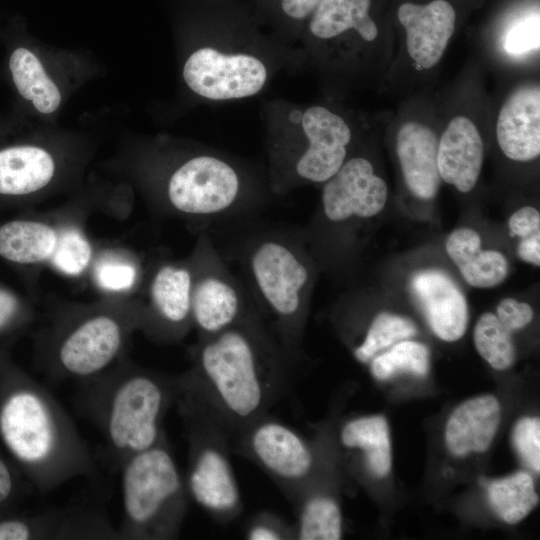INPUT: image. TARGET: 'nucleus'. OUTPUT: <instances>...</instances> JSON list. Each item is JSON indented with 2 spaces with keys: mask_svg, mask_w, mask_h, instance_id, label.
Returning a JSON list of instances; mask_svg holds the SVG:
<instances>
[{
  "mask_svg": "<svg viewBox=\"0 0 540 540\" xmlns=\"http://www.w3.org/2000/svg\"><path fill=\"white\" fill-rule=\"evenodd\" d=\"M192 365L179 375L228 428L232 436L269 413L286 393L294 359L251 313L212 336L199 339Z\"/></svg>",
  "mask_w": 540,
  "mask_h": 540,
  "instance_id": "f257e3e1",
  "label": "nucleus"
},
{
  "mask_svg": "<svg viewBox=\"0 0 540 540\" xmlns=\"http://www.w3.org/2000/svg\"><path fill=\"white\" fill-rule=\"evenodd\" d=\"M0 382V441L33 486L45 494L96 463L75 423L50 391L19 371Z\"/></svg>",
  "mask_w": 540,
  "mask_h": 540,
  "instance_id": "f03ea898",
  "label": "nucleus"
},
{
  "mask_svg": "<svg viewBox=\"0 0 540 540\" xmlns=\"http://www.w3.org/2000/svg\"><path fill=\"white\" fill-rule=\"evenodd\" d=\"M196 26L203 35L182 66V79L198 98L211 102L243 100L270 83L277 55L261 32L247 0H198Z\"/></svg>",
  "mask_w": 540,
  "mask_h": 540,
  "instance_id": "7ed1b4c3",
  "label": "nucleus"
},
{
  "mask_svg": "<svg viewBox=\"0 0 540 540\" xmlns=\"http://www.w3.org/2000/svg\"><path fill=\"white\" fill-rule=\"evenodd\" d=\"M78 383L77 408L101 434L111 468L119 470L126 459L167 436L164 419L176 404L179 376L139 367L123 357Z\"/></svg>",
  "mask_w": 540,
  "mask_h": 540,
  "instance_id": "20e7f679",
  "label": "nucleus"
},
{
  "mask_svg": "<svg viewBox=\"0 0 540 540\" xmlns=\"http://www.w3.org/2000/svg\"><path fill=\"white\" fill-rule=\"evenodd\" d=\"M269 181L276 193L324 183L345 162L352 130L323 105L275 100L264 107Z\"/></svg>",
  "mask_w": 540,
  "mask_h": 540,
  "instance_id": "39448f33",
  "label": "nucleus"
},
{
  "mask_svg": "<svg viewBox=\"0 0 540 540\" xmlns=\"http://www.w3.org/2000/svg\"><path fill=\"white\" fill-rule=\"evenodd\" d=\"M119 472L122 520L118 539H177L190 497L167 436L126 459Z\"/></svg>",
  "mask_w": 540,
  "mask_h": 540,
  "instance_id": "423d86ee",
  "label": "nucleus"
},
{
  "mask_svg": "<svg viewBox=\"0 0 540 540\" xmlns=\"http://www.w3.org/2000/svg\"><path fill=\"white\" fill-rule=\"evenodd\" d=\"M141 309L104 307L59 317L43 334L41 365L53 381L93 377L124 357Z\"/></svg>",
  "mask_w": 540,
  "mask_h": 540,
  "instance_id": "0eeeda50",
  "label": "nucleus"
},
{
  "mask_svg": "<svg viewBox=\"0 0 540 540\" xmlns=\"http://www.w3.org/2000/svg\"><path fill=\"white\" fill-rule=\"evenodd\" d=\"M179 383L175 406L188 443L184 479L189 497L215 522L228 524L243 510L230 458L232 434L180 379Z\"/></svg>",
  "mask_w": 540,
  "mask_h": 540,
  "instance_id": "6e6552de",
  "label": "nucleus"
},
{
  "mask_svg": "<svg viewBox=\"0 0 540 540\" xmlns=\"http://www.w3.org/2000/svg\"><path fill=\"white\" fill-rule=\"evenodd\" d=\"M248 269L259 298L272 318L276 338L295 360L310 282L305 260L294 244L269 237L251 248Z\"/></svg>",
  "mask_w": 540,
  "mask_h": 540,
  "instance_id": "1a4fd4ad",
  "label": "nucleus"
},
{
  "mask_svg": "<svg viewBox=\"0 0 540 540\" xmlns=\"http://www.w3.org/2000/svg\"><path fill=\"white\" fill-rule=\"evenodd\" d=\"M231 450L265 472L292 505L310 483L318 464L314 445L269 413L234 433Z\"/></svg>",
  "mask_w": 540,
  "mask_h": 540,
  "instance_id": "9d476101",
  "label": "nucleus"
},
{
  "mask_svg": "<svg viewBox=\"0 0 540 540\" xmlns=\"http://www.w3.org/2000/svg\"><path fill=\"white\" fill-rule=\"evenodd\" d=\"M247 190V179L230 158L212 152L193 154L168 174L165 196L178 213L214 216L237 206Z\"/></svg>",
  "mask_w": 540,
  "mask_h": 540,
  "instance_id": "9b49d317",
  "label": "nucleus"
},
{
  "mask_svg": "<svg viewBox=\"0 0 540 540\" xmlns=\"http://www.w3.org/2000/svg\"><path fill=\"white\" fill-rule=\"evenodd\" d=\"M194 272L185 265L167 263L154 273L149 306L141 309L140 329L158 343L181 340L192 325Z\"/></svg>",
  "mask_w": 540,
  "mask_h": 540,
  "instance_id": "f8f14e48",
  "label": "nucleus"
},
{
  "mask_svg": "<svg viewBox=\"0 0 540 540\" xmlns=\"http://www.w3.org/2000/svg\"><path fill=\"white\" fill-rule=\"evenodd\" d=\"M387 196L386 182L374 173L371 162L352 157L324 182L323 212L332 222L371 218L382 211Z\"/></svg>",
  "mask_w": 540,
  "mask_h": 540,
  "instance_id": "ddd939ff",
  "label": "nucleus"
},
{
  "mask_svg": "<svg viewBox=\"0 0 540 540\" xmlns=\"http://www.w3.org/2000/svg\"><path fill=\"white\" fill-rule=\"evenodd\" d=\"M251 313L237 284L220 266L194 273L191 316L199 339L217 334Z\"/></svg>",
  "mask_w": 540,
  "mask_h": 540,
  "instance_id": "4468645a",
  "label": "nucleus"
},
{
  "mask_svg": "<svg viewBox=\"0 0 540 540\" xmlns=\"http://www.w3.org/2000/svg\"><path fill=\"white\" fill-rule=\"evenodd\" d=\"M398 18L406 31V47L413 61L424 69L435 66L441 59L453 35L456 13L445 0L426 5L404 3Z\"/></svg>",
  "mask_w": 540,
  "mask_h": 540,
  "instance_id": "2eb2a0df",
  "label": "nucleus"
},
{
  "mask_svg": "<svg viewBox=\"0 0 540 540\" xmlns=\"http://www.w3.org/2000/svg\"><path fill=\"white\" fill-rule=\"evenodd\" d=\"M411 289L433 333L443 341L459 340L468 323L464 294L444 272L424 270L411 280Z\"/></svg>",
  "mask_w": 540,
  "mask_h": 540,
  "instance_id": "dca6fc26",
  "label": "nucleus"
},
{
  "mask_svg": "<svg viewBox=\"0 0 540 540\" xmlns=\"http://www.w3.org/2000/svg\"><path fill=\"white\" fill-rule=\"evenodd\" d=\"M496 137L509 159L527 162L540 154V90L538 85L516 89L503 104Z\"/></svg>",
  "mask_w": 540,
  "mask_h": 540,
  "instance_id": "f3484780",
  "label": "nucleus"
},
{
  "mask_svg": "<svg viewBox=\"0 0 540 540\" xmlns=\"http://www.w3.org/2000/svg\"><path fill=\"white\" fill-rule=\"evenodd\" d=\"M483 157V140L476 125L465 116L454 117L438 141L440 178L458 191L467 193L478 181Z\"/></svg>",
  "mask_w": 540,
  "mask_h": 540,
  "instance_id": "a211bd4d",
  "label": "nucleus"
},
{
  "mask_svg": "<svg viewBox=\"0 0 540 540\" xmlns=\"http://www.w3.org/2000/svg\"><path fill=\"white\" fill-rule=\"evenodd\" d=\"M438 138L427 125L408 122L397 133L396 151L408 189L418 198L432 199L438 192Z\"/></svg>",
  "mask_w": 540,
  "mask_h": 540,
  "instance_id": "6ab92c4d",
  "label": "nucleus"
},
{
  "mask_svg": "<svg viewBox=\"0 0 540 540\" xmlns=\"http://www.w3.org/2000/svg\"><path fill=\"white\" fill-rule=\"evenodd\" d=\"M501 419V407L493 395L466 400L454 409L445 427V442L456 457L487 451Z\"/></svg>",
  "mask_w": 540,
  "mask_h": 540,
  "instance_id": "aec40b11",
  "label": "nucleus"
},
{
  "mask_svg": "<svg viewBox=\"0 0 540 540\" xmlns=\"http://www.w3.org/2000/svg\"><path fill=\"white\" fill-rule=\"evenodd\" d=\"M56 162L45 148L14 143L0 147V195L21 197L47 187L55 176Z\"/></svg>",
  "mask_w": 540,
  "mask_h": 540,
  "instance_id": "412c9836",
  "label": "nucleus"
},
{
  "mask_svg": "<svg viewBox=\"0 0 540 540\" xmlns=\"http://www.w3.org/2000/svg\"><path fill=\"white\" fill-rule=\"evenodd\" d=\"M371 0H322L308 19L302 34L319 42L332 41L355 32L366 42L378 36V28L369 12Z\"/></svg>",
  "mask_w": 540,
  "mask_h": 540,
  "instance_id": "4be33fe9",
  "label": "nucleus"
},
{
  "mask_svg": "<svg viewBox=\"0 0 540 540\" xmlns=\"http://www.w3.org/2000/svg\"><path fill=\"white\" fill-rule=\"evenodd\" d=\"M481 237L471 228L450 233L445 248L464 280L476 288H491L504 281L508 273L505 256L496 250H484Z\"/></svg>",
  "mask_w": 540,
  "mask_h": 540,
  "instance_id": "5701e85b",
  "label": "nucleus"
},
{
  "mask_svg": "<svg viewBox=\"0 0 540 540\" xmlns=\"http://www.w3.org/2000/svg\"><path fill=\"white\" fill-rule=\"evenodd\" d=\"M7 66L12 85L21 99L40 114L49 115L58 109L61 92L31 49L20 44L13 46Z\"/></svg>",
  "mask_w": 540,
  "mask_h": 540,
  "instance_id": "b1692460",
  "label": "nucleus"
},
{
  "mask_svg": "<svg viewBox=\"0 0 540 540\" xmlns=\"http://www.w3.org/2000/svg\"><path fill=\"white\" fill-rule=\"evenodd\" d=\"M339 442L347 450L363 452L365 467L377 478L386 477L392 466L389 426L381 415L362 416L343 424Z\"/></svg>",
  "mask_w": 540,
  "mask_h": 540,
  "instance_id": "393cba45",
  "label": "nucleus"
},
{
  "mask_svg": "<svg viewBox=\"0 0 540 540\" xmlns=\"http://www.w3.org/2000/svg\"><path fill=\"white\" fill-rule=\"evenodd\" d=\"M59 232L50 224L36 220H13L0 226V256L19 264L50 260Z\"/></svg>",
  "mask_w": 540,
  "mask_h": 540,
  "instance_id": "a878e982",
  "label": "nucleus"
},
{
  "mask_svg": "<svg viewBox=\"0 0 540 540\" xmlns=\"http://www.w3.org/2000/svg\"><path fill=\"white\" fill-rule=\"evenodd\" d=\"M480 482L487 489L490 507L507 524L522 521L539 502L534 480L525 471L492 481L482 478Z\"/></svg>",
  "mask_w": 540,
  "mask_h": 540,
  "instance_id": "bb28decb",
  "label": "nucleus"
},
{
  "mask_svg": "<svg viewBox=\"0 0 540 540\" xmlns=\"http://www.w3.org/2000/svg\"><path fill=\"white\" fill-rule=\"evenodd\" d=\"M258 21L280 40L296 39L322 0H247Z\"/></svg>",
  "mask_w": 540,
  "mask_h": 540,
  "instance_id": "cd10ccee",
  "label": "nucleus"
},
{
  "mask_svg": "<svg viewBox=\"0 0 540 540\" xmlns=\"http://www.w3.org/2000/svg\"><path fill=\"white\" fill-rule=\"evenodd\" d=\"M510 332L492 312L483 313L474 328V344L479 355L494 369L510 368L515 348Z\"/></svg>",
  "mask_w": 540,
  "mask_h": 540,
  "instance_id": "c85d7f7f",
  "label": "nucleus"
},
{
  "mask_svg": "<svg viewBox=\"0 0 540 540\" xmlns=\"http://www.w3.org/2000/svg\"><path fill=\"white\" fill-rule=\"evenodd\" d=\"M430 368V351L426 345L402 340L370 361V371L377 380H387L399 372L425 376Z\"/></svg>",
  "mask_w": 540,
  "mask_h": 540,
  "instance_id": "c756f323",
  "label": "nucleus"
},
{
  "mask_svg": "<svg viewBox=\"0 0 540 540\" xmlns=\"http://www.w3.org/2000/svg\"><path fill=\"white\" fill-rule=\"evenodd\" d=\"M417 333L415 324L403 316L381 312L370 324L363 341L353 354L360 363H368L383 349L408 339Z\"/></svg>",
  "mask_w": 540,
  "mask_h": 540,
  "instance_id": "7c9ffc66",
  "label": "nucleus"
},
{
  "mask_svg": "<svg viewBox=\"0 0 540 540\" xmlns=\"http://www.w3.org/2000/svg\"><path fill=\"white\" fill-rule=\"evenodd\" d=\"M92 253L87 237L80 230L69 227L59 232L50 261L63 274L78 276L89 266Z\"/></svg>",
  "mask_w": 540,
  "mask_h": 540,
  "instance_id": "2f4dec72",
  "label": "nucleus"
},
{
  "mask_svg": "<svg viewBox=\"0 0 540 540\" xmlns=\"http://www.w3.org/2000/svg\"><path fill=\"white\" fill-rule=\"evenodd\" d=\"M512 443L523 462L534 472L540 471V419L523 417L512 431Z\"/></svg>",
  "mask_w": 540,
  "mask_h": 540,
  "instance_id": "473e14b6",
  "label": "nucleus"
},
{
  "mask_svg": "<svg viewBox=\"0 0 540 540\" xmlns=\"http://www.w3.org/2000/svg\"><path fill=\"white\" fill-rule=\"evenodd\" d=\"M244 538L248 540H296L295 525L289 524L274 512L260 511L247 522Z\"/></svg>",
  "mask_w": 540,
  "mask_h": 540,
  "instance_id": "72a5a7b5",
  "label": "nucleus"
},
{
  "mask_svg": "<svg viewBox=\"0 0 540 540\" xmlns=\"http://www.w3.org/2000/svg\"><path fill=\"white\" fill-rule=\"evenodd\" d=\"M136 267L127 261L104 260L96 266L95 279L97 284L110 292L130 290L137 281Z\"/></svg>",
  "mask_w": 540,
  "mask_h": 540,
  "instance_id": "f704fd0d",
  "label": "nucleus"
},
{
  "mask_svg": "<svg viewBox=\"0 0 540 540\" xmlns=\"http://www.w3.org/2000/svg\"><path fill=\"white\" fill-rule=\"evenodd\" d=\"M539 13H534L517 21L504 38L505 51L520 56L539 48Z\"/></svg>",
  "mask_w": 540,
  "mask_h": 540,
  "instance_id": "c9c22d12",
  "label": "nucleus"
},
{
  "mask_svg": "<svg viewBox=\"0 0 540 540\" xmlns=\"http://www.w3.org/2000/svg\"><path fill=\"white\" fill-rule=\"evenodd\" d=\"M496 316L510 332H514L530 324L534 311L526 302L505 298L497 305Z\"/></svg>",
  "mask_w": 540,
  "mask_h": 540,
  "instance_id": "e433bc0d",
  "label": "nucleus"
},
{
  "mask_svg": "<svg viewBox=\"0 0 540 540\" xmlns=\"http://www.w3.org/2000/svg\"><path fill=\"white\" fill-rule=\"evenodd\" d=\"M510 234L520 239L540 234V213L532 206L515 211L508 221Z\"/></svg>",
  "mask_w": 540,
  "mask_h": 540,
  "instance_id": "4c0bfd02",
  "label": "nucleus"
},
{
  "mask_svg": "<svg viewBox=\"0 0 540 540\" xmlns=\"http://www.w3.org/2000/svg\"><path fill=\"white\" fill-rule=\"evenodd\" d=\"M18 488L13 466L0 454V510L12 502Z\"/></svg>",
  "mask_w": 540,
  "mask_h": 540,
  "instance_id": "58836bf2",
  "label": "nucleus"
},
{
  "mask_svg": "<svg viewBox=\"0 0 540 540\" xmlns=\"http://www.w3.org/2000/svg\"><path fill=\"white\" fill-rule=\"evenodd\" d=\"M21 314L18 298L12 292L0 288V333L11 327Z\"/></svg>",
  "mask_w": 540,
  "mask_h": 540,
  "instance_id": "ea45409f",
  "label": "nucleus"
},
{
  "mask_svg": "<svg viewBox=\"0 0 540 540\" xmlns=\"http://www.w3.org/2000/svg\"><path fill=\"white\" fill-rule=\"evenodd\" d=\"M517 253L524 262L538 267L540 265V234L520 239Z\"/></svg>",
  "mask_w": 540,
  "mask_h": 540,
  "instance_id": "a19ab883",
  "label": "nucleus"
}]
</instances>
